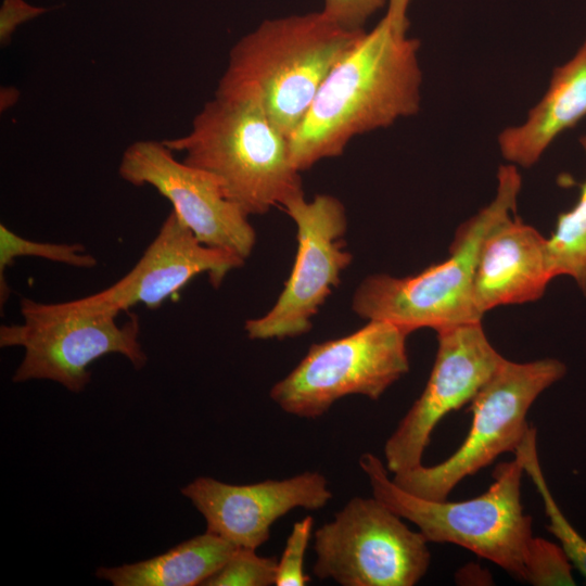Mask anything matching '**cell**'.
Here are the masks:
<instances>
[{
	"label": "cell",
	"mask_w": 586,
	"mask_h": 586,
	"mask_svg": "<svg viewBox=\"0 0 586 586\" xmlns=\"http://www.w3.org/2000/svg\"><path fill=\"white\" fill-rule=\"evenodd\" d=\"M566 373L555 358L527 362L505 359L470 402L472 422L460 447L434 466L393 474L404 491L432 500H445L466 477L489 466L505 453H514L527 431V412L537 397Z\"/></svg>",
	"instance_id": "52a82bcc"
},
{
	"label": "cell",
	"mask_w": 586,
	"mask_h": 586,
	"mask_svg": "<svg viewBox=\"0 0 586 586\" xmlns=\"http://www.w3.org/2000/svg\"><path fill=\"white\" fill-rule=\"evenodd\" d=\"M410 0H388L387 12L385 16L388 18L395 29L400 33H407L409 21L407 11Z\"/></svg>",
	"instance_id": "484cf974"
},
{
	"label": "cell",
	"mask_w": 586,
	"mask_h": 586,
	"mask_svg": "<svg viewBox=\"0 0 586 586\" xmlns=\"http://www.w3.org/2000/svg\"><path fill=\"white\" fill-rule=\"evenodd\" d=\"M20 306L24 322L0 328L1 347L25 348L13 382L50 380L79 393L90 382L88 366L100 357L120 354L137 370L146 364L135 314L119 326L118 313L89 308L77 300L44 304L23 297Z\"/></svg>",
	"instance_id": "8992f818"
},
{
	"label": "cell",
	"mask_w": 586,
	"mask_h": 586,
	"mask_svg": "<svg viewBox=\"0 0 586 586\" xmlns=\"http://www.w3.org/2000/svg\"><path fill=\"white\" fill-rule=\"evenodd\" d=\"M256 550L237 547L227 562L203 586L276 585L278 560L259 556Z\"/></svg>",
	"instance_id": "7402d4cb"
},
{
	"label": "cell",
	"mask_w": 586,
	"mask_h": 586,
	"mask_svg": "<svg viewBox=\"0 0 586 586\" xmlns=\"http://www.w3.org/2000/svg\"><path fill=\"white\" fill-rule=\"evenodd\" d=\"M586 117V39L575 54L557 66L549 87L526 119L498 136L502 157L524 168L536 164L549 145Z\"/></svg>",
	"instance_id": "2e32d148"
},
{
	"label": "cell",
	"mask_w": 586,
	"mask_h": 586,
	"mask_svg": "<svg viewBox=\"0 0 586 586\" xmlns=\"http://www.w3.org/2000/svg\"><path fill=\"white\" fill-rule=\"evenodd\" d=\"M359 466L372 496L413 523L429 543L468 549L524 582V556L533 531L521 501L524 469L515 456L495 468L494 482L485 493L462 501L432 500L404 491L371 453L361 455Z\"/></svg>",
	"instance_id": "5b68a950"
},
{
	"label": "cell",
	"mask_w": 586,
	"mask_h": 586,
	"mask_svg": "<svg viewBox=\"0 0 586 586\" xmlns=\"http://www.w3.org/2000/svg\"><path fill=\"white\" fill-rule=\"evenodd\" d=\"M365 31L346 30L322 11L266 20L231 48L215 94L258 93L290 138L331 68Z\"/></svg>",
	"instance_id": "3957f363"
},
{
	"label": "cell",
	"mask_w": 586,
	"mask_h": 586,
	"mask_svg": "<svg viewBox=\"0 0 586 586\" xmlns=\"http://www.w3.org/2000/svg\"><path fill=\"white\" fill-rule=\"evenodd\" d=\"M573 564L563 548L542 537H532L524 556V582L534 586L575 585Z\"/></svg>",
	"instance_id": "44dd1931"
},
{
	"label": "cell",
	"mask_w": 586,
	"mask_h": 586,
	"mask_svg": "<svg viewBox=\"0 0 586 586\" xmlns=\"http://www.w3.org/2000/svg\"><path fill=\"white\" fill-rule=\"evenodd\" d=\"M181 494L204 517L207 532L251 549L266 543L271 525L291 510H317L332 498L327 477L316 471L246 485L200 476L183 486Z\"/></svg>",
	"instance_id": "4fadbf2b"
},
{
	"label": "cell",
	"mask_w": 586,
	"mask_h": 586,
	"mask_svg": "<svg viewBox=\"0 0 586 586\" xmlns=\"http://www.w3.org/2000/svg\"><path fill=\"white\" fill-rule=\"evenodd\" d=\"M420 41L384 17L340 58L289 138L298 171L341 155L356 136L420 109Z\"/></svg>",
	"instance_id": "6da1fadb"
},
{
	"label": "cell",
	"mask_w": 586,
	"mask_h": 586,
	"mask_svg": "<svg viewBox=\"0 0 586 586\" xmlns=\"http://www.w3.org/2000/svg\"><path fill=\"white\" fill-rule=\"evenodd\" d=\"M388 0H324L322 12L349 31L365 30V24Z\"/></svg>",
	"instance_id": "cb8c5ba5"
},
{
	"label": "cell",
	"mask_w": 586,
	"mask_h": 586,
	"mask_svg": "<svg viewBox=\"0 0 586 586\" xmlns=\"http://www.w3.org/2000/svg\"><path fill=\"white\" fill-rule=\"evenodd\" d=\"M408 329L386 320L343 337L313 344L300 364L270 390L284 412L306 419L323 416L339 399L372 400L409 371Z\"/></svg>",
	"instance_id": "ba28073f"
},
{
	"label": "cell",
	"mask_w": 586,
	"mask_h": 586,
	"mask_svg": "<svg viewBox=\"0 0 586 586\" xmlns=\"http://www.w3.org/2000/svg\"><path fill=\"white\" fill-rule=\"evenodd\" d=\"M18 94H20L18 91L14 89L13 87L2 88L0 92L1 111L3 112L12 107L18 99Z\"/></svg>",
	"instance_id": "4316f807"
},
{
	"label": "cell",
	"mask_w": 586,
	"mask_h": 586,
	"mask_svg": "<svg viewBox=\"0 0 586 586\" xmlns=\"http://www.w3.org/2000/svg\"><path fill=\"white\" fill-rule=\"evenodd\" d=\"M244 260L234 253L202 244L171 211L129 272L77 302L115 313L138 304L155 309L200 273L206 272L211 284L218 288L227 273L242 267Z\"/></svg>",
	"instance_id": "5bb4252c"
},
{
	"label": "cell",
	"mask_w": 586,
	"mask_h": 586,
	"mask_svg": "<svg viewBox=\"0 0 586 586\" xmlns=\"http://www.w3.org/2000/svg\"><path fill=\"white\" fill-rule=\"evenodd\" d=\"M513 454L540 495L549 520L547 530L557 537L573 566L586 578V538L572 526L549 489L538 458L535 428H530Z\"/></svg>",
	"instance_id": "d6986e66"
},
{
	"label": "cell",
	"mask_w": 586,
	"mask_h": 586,
	"mask_svg": "<svg viewBox=\"0 0 586 586\" xmlns=\"http://www.w3.org/2000/svg\"><path fill=\"white\" fill-rule=\"evenodd\" d=\"M119 176L136 186H151L173 205L175 214L204 245L246 259L256 234L247 215L227 199L219 181L193 167L163 142L139 140L123 153Z\"/></svg>",
	"instance_id": "7c38bea8"
},
{
	"label": "cell",
	"mask_w": 586,
	"mask_h": 586,
	"mask_svg": "<svg viewBox=\"0 0 586 586\" xmlns=\"http://www.w3.org/2000/svg\"><path fill=\"white\" fill-rule=\"evenodd\" d=\"M283 208L297 228L296 257L273 307L263 317L246 320L244 329L252 340H283L307 333L311 319L353 259L343 240L347 217L339 199L318 194L308 202L301 194Z\"/></svg>",
	"instance_id": "30bf717a"
},
{
	"label": "cell",
	"mask_w": 586,
	"mask_h": 586,
	"mask_svg": "<svg viewBox=\"0 0 586 586\" xmlns=\"http://www.w3.org/2000/svg\"><path fill=\"white\" fill-rule=\"evenodd\" d=\"M47 9L28 3L26 0H3L0 8V43H10L18 26L44 14Z\"/></svg>",
	"instance_id": "d4e9b609"
},
{
	"label": "cell",
	"mask_w": 586,
	"mask_h": 586,
	"mask_svg": "<svg viewBox=\"0 0 586 586\" xmlns=\"http://www.w3.org/2000/svg\"><path fill=\"white\" fill-rule=\"evenodd\" d=\"M20 257H42L78 268H93L98 262L94 256L85 253V246L78 243H44L25 239L0 225V306L8 302L11 290L5 280V269Z\"/></svg>",
	"instance_id": "ffe728a7"
},
{
	"label": "cell",
	"mask_w": 586,
	"mask_h": 586,
	"mask_svg": "<svg viewBox=\"0 0 586 586\" xmlns=\"http://www.w3.org/2000/svg\"><path fill=\"white\" fill-rule=\"evenodd\" d=\"M436 333L438 346L426 385L384 445V463L392 474L422 464L437 423L470 403L506 359L488 341L481 321Z\"/></svg>",
	"instance_id": "8fae6325"
},
{
	"label": "cell",
	"mask_w": 586,
	"mask_h": 586,
	"mask_svg": "<svg viewBox=\"0 0 586 586\" xmlns=\"http://www.w3.org/2000/svg\"><path fill=\"white\" fill-rule=\"evenodd\" d=\"M235 548L206 531L151 559L113 568L100 566L95 575L114 586L203 585L227 562Z\"/></svg>",
	"instance_id": "e0dca14e"
},
{
	"label": "cell",
	"mask_w": 586,
	"mask_h": 586,
	"mask_svg": "<svg viewBox=\"0 0 586 586\" xmlns=\"http://www.w3.org/2000/svg\"><path fill=\"white\" fill-rule=\"evenodd\" d=\"M551 279L547 239L510 217L482 246L473 281L475 311L482 318L497 306L537 301Z\"/></svg>",
	"instance_id": "9a60e30c"
},
{
	"label": "cell",
	"mask_w": 586,
	"mask_h": 586,
	"mask_svg": "<svg viewBox=\"0 0 586 586\" xmlns=\"http://www.w3.org/2000/svg\"><path fill=\"white\" fill-rule=\"evenodd\" d=\"M586 156V135L579 138ZM547 253L553 278L568 276L586 296V179L579 186L575 205L560 213L556 228L547 239Z\"/></svg>",
	"instance_id": "ac0fdd59"
},
{
	"label": "cell",
	"mask_w": 586,
	"mask_h": 586,
	"mask_svg": "<svg viewBox=\"0 0 586 586\" xmlns=\"http://www.w3.org/2000/svg\"><path fill=\"white\" fill-rule=\"evenodd\" d=\"M374 496L354 497L314 533L315 576L342 586H413L431 562L429 542Z\"/></svg>",
	"instance_id": "9c48e42d"
},
{
	"label": "cell",
	"mask_w": 586,
	"mask_h": 586,
	"mask_svg": "<svg viewBox=\"0 0 586 586\" xmlns=\"http://www.w3.org/2000/svg\"><path fill=\"white\" fill-rule=\"evenodd\" d=\"M314 518L307 515L294 523L277 564V586H304L310 577L304 571V558L311 538Z\"/></svg>",
	"instance_id": "603a6c76"
},
{
	"label": "cell",
	"mask_w": 586,
	"mask_h": 586,
	"mask_svg": "<svg viewBox=\"0 0 586 586\" xmlns=\"http://www.w3.org/2000/svg\"><path fill=\"white\" fill-rule=\"evenodd\" d=\"M493 201L461 224L443 263L407 277L372 275L356 289L352 308L368 320H386L409 331L481 321L473 305V281L487 237L515 213L522 187L518 166L501 165Z\"/></svg>",
	"instance_id": "277c9868"
},
{
	"label": "cell",
	"mask_w": 586,
	"mask_h": 586,
	"mask_svg": "<svg viewBox=\"0 0 586 586\" xmlns=\"http://www.w3.org/2000/svg\"><path fill=\"white\" fill-rule=\"evenodd\" d=\"M182 161L213 175L228 200L247 216L263 215L304 194L289 138L253 91L216 95L194 116L190 130L163 140Z\"/></svg>",
	"instance_id": "7a4b0ae2"
}]
</instances>
